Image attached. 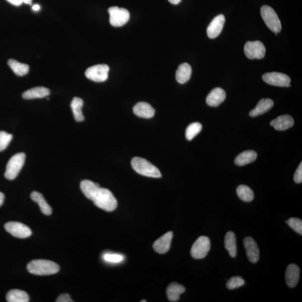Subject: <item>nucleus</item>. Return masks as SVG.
Segmentation results:
<instances>
[{
	"label": "nucleus",
	"instance_id": "nucleus-20",
	"mask_svg": "<svg viewBox=\"0 0 302 302\" xmlns=\"http://www.w3.org/2000/svg\"><path fill=\"white\" fill-rule=\"evenodd\" d=\"M50 95V91L48 88L44 87H36L24 92L22 96L24 99L31 100L43 98Z\"/></svg>",
	"mask_w": 302,
	"mask_h": 302
},
{
	"label": "nucleus",
	"instance_id": "nucleus-21",
	"mask_svg": "<svg viewBox=\"0 0 302 302\" xmlns=\"http://www.w3.org/2000/svg\"><path fill=\"white\" fill-rule=\"evenodd\" d=\"M192 69L190 65L184 63L180 65L176 73V81L181 84L187 82L192 75Z\"/></svg>",
	"mask_w": 302,
	"mask_h": 302
},
{
	"label": "nucleus",
	"instance_id": "nucleus-27",
	"mask_svg": "<svg viewBox=\"0 0 302 302\" xmlns=\"http://www.w3.org/2000/svg\"><path fill=\"white\" fill-rule=\"evenodd\" d=\"M6 300L8 302H28L29 297L24 291L13 290L7 293Z\"/></svg>",
	"mask_w": 302,
	"mask_h": 302
},
{
	"label": "nucleus",
	"instance_id": "nucleus-13",
	"mask_svg": "<svg viewBox=\"0 0 302 302\" xmlns=\"http://www.w3.org/2000/svg\"><path fill=\"white\" fill-rule=\"evenodd\" d=\"M225 23V17L220 14L215 17L207 28V35L209 38L214 39L221 34L223 30Z\"/></svg>",
	"mask_w": 302,
	"mask_h": 302
},
{
	"label": "nucleus",
	"instance_id": "nucleus-6",
	"mask_svg": "<svg viewBox=\"0 0 302 302\" xmlns=\"http://www.w3.org/2000/svg\"><path fill=\"white\" fill-rule=\"evenodd\" d=\"M108 12L110 23L114 27H121L125 25L130 19V12L124 8L111 7L108 9Z\"/></svg>",
	"mask_w": 302,
	"mask_h": 302
},
{
	"label": "nucleus",
	"instance_id": "nucleus-40",
	"mask_svg": "<svg viewBox=\"0 0 302 302\" xmlns=\"http://www.w3.org/2000/svg\"><path fill=\"white\" fill-rule=\"evenodd\" d=\"M40 8H41V6H40L39 5H37V4H36V5H34L32 7V9L35 11H39L40 10Z\"/></svg>",
	"mask_w": 302,
	"mask_h": 302
},
{
	"label": "nucleus",
	"instance_id": "nucleus-28",
	"mask_svg": "<svg viewBox=\"0 0 302 302\" xmlns=\"http://www.w3.org/2000/svg\"><path fill=\"white\" fill-rule=\"evenodd\" d=\"M7 64L16 75L23 76L29 73V66L13 59L8 61Z\"/></svg>",
	"mask_w": 302,
	"mask_h": 302
},
{
	"label": "nucleus",
	"instance_id": "nucleus-24",
	"mask_svg": "<svg viewBox=\"0 0 302 302\" xmlns=\"http://www.w3.org/2000/svg\"><path fill=\"white\" fill-rule=\"evenodd\" d=\"M225 246L230 256L232 257L236 256L237 253L236 237L234 232L229 231L226 233L225 238Z\"/></svg>",
	"mask_w": 302,
	"mask_h": 302
},
{
	"label": "nucleus",
	"instance_id": "nucleus-31",
	"mask_svg": "<svg viewBox=\"0 0 302 302\" xmlns=\"http://www.w3.org/2000/svg\"><path fill=\"white\" fill-rule=\"evenodd\" d=\"M245 282L242 277H234L228 280L226 286L229 290H233L245 285Z\"/></svg>",
	"mask_w": 302,
	"mask_h": 302
},
{
	"label": "nucleus",
	"instance_id": "nucleus-33",
	"mask_svg": "<svg viewBox=\"0 0 302 302\" xmlns=\"http://www.w3.org/2000/svg\"><path fill=\"white\" fill-rule=\"evenodd\" d=\"M287 224L297 233L302 234V221L297 218H291L286 221Z\"/></svg>",
	"mask_w": 302,
	"mask_h": 302
},
{
	"label": "nucleus",
	"instance_id": "nucleus-37",
	"mask_svg": "<svg viewBox=\"0 0 302 302\" xmlns=\"http://www.w3.org/2000/svg\"><path fill=\"white\" fill-rule=\"evenodd\" d=\"M57 302H73V301L68 294L61 295L56 300Z\"/></svg>",
	"mask_w": 302,
	"mask_h": 302
},
{
	"label": "nucleus",
	"instance_id": "nucleus-32",
	"mask_svg": "<svg viewBox=\"0 0 302 302\" xmlns=\"http://www.w3.org/2000/svg\"><path fill=\"white\" fill-rule=\"evenodd\" d=\"M103 260L111 264H118L121 263L124 259V257L121 254L115 253H105L103 256Z\"/></svg>",
	"mask_w": 302,
	"mask_h": 302
},
{
	"label": "nucleus",
	"instance_id": "nucleus-23",
	"mask_svg": "<svg viewBox=\"0 0 302 302\" xmlns=\"http://www.w3.org/2000/svg\"><path fill=\"white\" fill-rule=\"evenodd\" d=\"M257 157V154L254 151H245L238 154L235 158V164L238 166H245L248 163L254 162Z\"/></svg>",
	"mask_w": 302,
	"mask_h": 302
},
{
	"label": "nucleus",
	"instance_id": "nucleus-34",
	"mask_svg": "<svg viewBox=\"0 0 302 302\" xmlns=\"http://www.w3.org/2000/svg\"><path fill=\"white\" fill-rule=\"evenodd\" d=\"M12 139V135L6 132H0V152L5 150Z\"/></svg>",
	"mask_w": 302,
	"mask_h": 302
},
{
	"label": "nucleus",
	"instance_id": "nucleus-30",
	"mask_svg": "<svg viewBox=\"0 0 302 302\" xmlns=\"http://www.w3.org/2000/svg\"><path fill=\"white\" fill-rule=\"evenodd\" d=\"M202 130L201 123L195 122L190 124L186 128L185 136L186 139L192 141L195 136H197Z\"/></svg>",
	"mask_w": 302,
	"mask_h": 302
},
{
	"label": "nucleus",
	"instance_id": "nucleus-9",
	"mask_svg": "<svg viewBox=\"0 0 302 302\" xmlns=\"http://www.w3.org/2000/svg\"><path fill=\"white\" fill-rule=\"evenodd\" d=\"M245 55L250 60L262 59L265 57L266 48L260 41H248L244 47Z\"/></svg>",
	"mask_w": 302,
	"mask_h": 302
},
{
	"label": "nucleus",
	"instance_id": "nucleus-2",
	"mask_svg": "<svg viewBox=\"0 0 302 302\" xmlns=\"http://www.w3.org/2000/svg\"><path fill=\"white\" fill-rule=\"evenodd\" d=\"M28 272L37 275H50L57 273L60 271L59 265L50 260H34L28 264Z\"/></svg>",
	"mask_w": 302,
	"mask_h": 302
},
{
	"label": "nucleus",
	"instance_id": "nucleus-29",
	"mask_svg": "<svg viewBox=\"0 0 302 302\" xmlns=\"http://www.w3.org/2000/svg\"><path fill=\"white\" fill-rule=\"evenodd\" d=\"M236 191L238 197L243 202H250L254 198V194L252 190L246 185L238 186Z\"/></svg>",
	"mask_w": 302,
	"mask_h": 302
},
{
	"label": "nucleus",
	"instance_id": "nucleus-5",
	"mask_svg": "<svg viewBox=\"0 0 302 302\" xmlns=\"http://www.w3.org/2000/svg\"><path fill=\"white\" fill-rule=\"evenodd\" d=\"M25 161V154L17 153L9 159L7 163L5 177L8 180H12L19 174Z\"/></svg>",
	"mask_w": 302,
	"mask_h": 302
},
{
	"label": "nucleus",
	"instance_id": "nucleus-36",
	"mask_svg": "<svg viewBox=\"0 0 302 302\" xmlns=\"http://www.w3.org/2000/svg\"><path fill=\"white\" fill-rule=\"evenodd\" d=\"M8 2H10L12 5L19 6L23 3L27 4V5H32V0H7Z\"/></svg>",
	"mask_w": 302,
	"mask_h": 302
},
{
	"label": "nucleus",
	"instance_id": "nucleus-18",
	"mask_svg": "<svg viewBox=\"0 0 302 302\" xmlns=\"http://www.w3.org/2000/svg\"><path fill=\"white\" fill-rule=\"evenodd\" d=\"M133 112L138 117L150 119L154 116L155 110L149 103L140 102L133 107Z\"/></svg>",
	"mask_w": 302,
	"mask_h": 302
},
{
	"label": "nucleus",
	"instance_id": "nucleus-15",
	"mask_svg": "<svg viewBox=\"0 0 302 302\" xmlns=\"http://www.w3.org/2000/svg\"><path fill=\"white\" fill-rule=\"evenodd\" d=\"M226 97V94L225 90L220 87H217L213 89L207 96L206 102L209 106L216 107L223 103Z\"/></svg>",
	"mask_w": 302,
	"mask_h": 302
},
{
	"label": "nucleus",
	"instance_id": "nucleus-26",
	"mask_svg": "<svg viewBox=\"0 0 302 302\" xmlns=\"http://www.w3.org/2000/svg\"><path fill=\"white\" fill-rule=\"evenodd\" d=\"M83 106V101L78 97H75L71 101V108L72 109L75 121L81 122L84 121V117L82 112Z\"/></svg>",
	"mask_w": 302,
	"mask_h": 302
},
{
	"label": "nucleus",
	"instance_id": "nucleus-10",
	"mask_svg": "<svg viewBox=\"0 0 302 302\" xmlns=\"http://www.w3.org/2000/svg\"><path fill=\"white\" fill-rule=\"evenodd\" d=\"M6 231L12 236L19 238H28L32 234V230L28 226L17 222H10L5 225Z\"/></svg>",
	"mask_w": 302,
	"mask_h": 302
},
{
	"label": "nucleus",
	"instance_id": "nucleus-39",
	"mask_svg": "<svg viewBox=\"0 0 302 302\" xmlns=\"http://www.w3.org/2000/svg\"><path fill=\"white\" fill-rule=\"evenodd\" d=\"M171 3L174 4V5H177L181 1V0H168Z\"/></svg>",
	"mask_w": 302,
	"mask_h": 302
},
{
	"label": "nucleus",
	"instance_id": "nucleus-35",
	"mask_svg": "<svg viewBox=\"0 0 302 302\" xmlns=\"http://www.w3.org/2000/svg\"><path fill=\"white\" fill-rule=\"evenodd\" d=\"M294 180L297 184L302 183V162H301L299 167L297 168L294 175Z\"/></svg>",
	"mask_w": 302,
	"mask_h": 302
},
{
	"label": "nucleus",
	"instance_id": "nucleus-8",
	"mask_svg": "<svg viewBox=\"0 0 302 302\" xmlns=\"http://www.w3.org/2000/svg\"><path fill=\"white\" fill-rule=\"evenodd\" d=\"M109 67L107 65H97L88 68L85 72L86 77L96 82H103L107 80Z\"/></svg>",
	"mask_w": 302,
	"mask_h": 302
},
{
	"label": "nucleus",
	"instance_id": "nucleus-14",
	"mask_svg": "<svg viewBox=\"0 0 302 302\" xmlns=\"http://www.w3.org/2000/svg\"><path fill=\"white\" fill-rule=\"evenodd\" d=\"M173 237V233L168 232L163 235L153 243L154 250L158 254H163L169 251Z\"/></svg>",
	"mask_w": 302,
	"mask_h": 302
},
{
	"label": "nucleus",
	"instance_id": "nucleus-17",
	"mask_svg": "<svg viewBox=\"0 0 302 302\" xmlns=\"http://www.w3.org/2000/svg\"><path fill=\"white\" fill-rule=\"evenodd\" d=\"M300 269L297 265L292 264L289 265L286 272V281L289 287L295 288L299 283Z\"/></svg>",
	"mask_w": 302,
	"mask_h": 302
},
{
	"label": "nucleus",
	"instance_id": "nucleus-1",
	"mask_svg": "<svg viewBox=\"0 0 302 302\" xmlns=\"http://www.w3.org/2000/svg\"><path fill=\"white\" fill-rule=\"evenodd\" d=\"M80 188L85 197L101 210L112 212L117 208V199L109 190L101 188L98 184L88 180L81 181Z\"/></svg>",
	"mask_w": 302,
	"mask_h": 302
},
{
	"label": "nucleus",
	"instance_id": "nucleus-22",
	"mask_svg": "<svg viewBox=\"0 0 302 302\" xmlns=\"http://www.w3.org/2000/svg\"><path fill=\"white\" fill-rule=\"evenodd\" d=\"M185 291L183 286L176 282L172 283L167 288V296L168 300L171 302H177L180 299V296Z\"/></svg>",
	"mask_w": 302,
	"mask_h": 302
},
{
	"label": "nucleus",
	"instance_id": "nucleus-11",
	"mask_svg": "<svg viewBox=\"0 0 302 302\" xmlns=\"http://www.w3.org/2000/svg\"><path fill=\"white\" fill-rule=\"evenodd\" d=\"M264 81L269 85L279 87H291V78L288 75L273 72L265 74L263 76Z\"/></svg>",
	"mask_w": 302,
	"mask_h": 302
},
{
	"label": "nucleus",
	"instance_id": "nucleus-7",
	"mask_svg": "<svg viewBox=\"0 0 302 302\" xmlns=\"http://www.w3.org/2000/svg\"><path fill=\"white\" fill-rule=\"evenodd\" d=\"M210 239L207 236L199 237L191 248V255L195 259L206 257L211 249Z\"/></svg>",
	"mask_w": 302,
	"mask_h": 302
},
{
	"label": "nucleus",
	"instance_id": "nucleus-4",
	"mask_svg": "<svg viewBox=\"0 0 302 302\" xmlns=\"http://www.w3.org/2000/svg\"><path fill=\"white\" fill-rule=\"evenodd\" d=\"M261 15L268 27L275 33H279L282 30V24L277 12L272 7L264 5L261 8Z\"/></svg>",
	"mask_w": 302,
	"mask_h": 302
},
{
	"label": "nucleus",
	"instance_id": "nucleus-3",
	"mask_svg": "<svg viewBox=\"0 0 302 302\" xmlns=\"http://www.w3.org/2000/svg\"><path fill=\"white\" fill-rule=\"evenodd\" d=\"M131 164L138 174L153 178H159L162 176L161 172L156 166L143 158H133Z\"/></svg>",
	"mask_w": 302,
	"mask_h": 302
},
{
	"label": "nucleus",
	"instance_id": "nucleus-38",
	"mask_svg": "<svg viewBox=\"0 0 302 302\" xmlns=\"http://www.w3.org/2000/svg\"><path fill=\"white\" fill-rule=\"evenodd\" d=\"M4 199H5V195L2 193L0 192V207L2 205Z\"/></svg>",
	"mask_w": 302,
	"mask_h": 302
},
{
	"label": "nucleus",
	"instance_id": "nucleus-19",
	"mask_svg": "<svg viewBox=\"0 0 302 302\" xmlns=\"http://www.w3.org/2000/svg\"><path fill=\"white\" fill-rule=\"evenodd\" d=\"M274 101L270 99H263L259 101L255 108L250 112V116L256 117L268 112L273 107Z\"/></svg>",
	"mask_w": 302,
	"mask_h": 302
},
{
	"label": "nucleus",
	"instance_id": "nucleus-25",
	"mask_svg": "<svg viewBox=\"0 0 302 302\" xmlns=\"http://www.w3.org/2000/svg\"><path fill=\"white\" fill-rule=\"evenodd\" d=\"M31 199L35 202L38 203L41 211L44 215L50 216L52 214V210L49 206L43 195L39 192H33L30 195Z\"/></svg>",
	"mask_w": 302,
	"mask_h": 302
},
{
	"label": "nucleus",
	"instance_id": "nucleus-16",
	"mask_svg": "<svg viewBox=\"0 0 302 302\" xmlns=\"http://www.w3.org/2000/svg\"><path fill=\"white\" fill-rule=\"evenodd\" d=\"M294 119L289 115H283L270 122V125L277 131H285L294 125Z\"/></svg>",
	"mask_w": 302,
	"mask_h": 302
},
{
	"label": "nucleus",
	"instance_id": "nucleus-41",
	"mask_svg": "<svg viewBox=\"0 0 302 302\" xmlns=\"http://www.w3.org/2000/svg\"><path fill=\"white\" fill-rule=\"evenodd\" d=\"M141 302H147V301H142Z\"/></svg>",
	"mask_w": 302,
	"mask_h": 302
},
{
	"label": "nucleus",
	"instance_id": "nucleus-12",
	"mask_svg": "<svg viewBox=\"0 0 302 302\" xmlns=\"http://www.w3.org/2000/svg\"><path fill=\"white\" fill-rule=\"evenodd\" d=\"M243 245L245 248L248 260L252 263H256L259 260L260 251L254 238L251 237H246L244 239Z\"/></svg>",
	"mask_w": 302,
	"mask_h": 302
}]
</instances>
